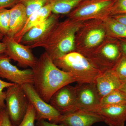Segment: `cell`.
<instances>
[{"instance_id": "obj_2", "label": "cell", "mask_w": 126, "mask_h": 126, "mask_svg": "<svg viewBox=\"0 0 126 126\" xmlns=\"http://www.w3.org/2000/svg\"><path fill=\"white\" fill-rule=\"evenodd\" d=\"M83 22L69 18L59 21L44 38L29 48H44L53 61L75 51L76 34Z\"/></svg>"}, {"instance_id": "obj_18", "label": "cell", "mask_w": 126, "mask_h": 126, "mask_svg": "<svg viewBox=\"0 0 126 126\" xmlns=\"http://www.w3.org/2000/svg\"><path fill=\"white\" fill-rule=\"evenodd\" d=\"M9 30L6 36L14 38L24 25L27 19L26 9L22 3H16L10 9Z\"/></svg>"}, {"instance_id": "obj_10", "label": "cell", "mask_w": 126, "mask_h": 126, "mask_svg": "<svg viewBox=\"0 0 126 126\" xmlns=\"http://www.w3.org/2000/svg\"><path fill=\"white\" fill-rule=\"evenodd\" d=\"M5 43L6 49L5 53L11 59L16 61L23 67L33 68L36 65L38 59L32 53L31 49L27 46L16 42L13 38L4 36L2 40Z\"/></svg>"}, {"instance_id": "obj_15", "label": "cell", "mask_w": 126, "mask_h": 126, "mask_svg": "<svg viewBox=\"0 0 126 126\" xmlns=\"http://www.w3.org/2000/svg\"><path fill=\"white\" fill-rule=\"evenodd\" d=\"M93 112L109 126H124L126 122V104L99 106Z\"/></svg>"}, {"instance_id": "obj_24", "label": "cell", "mask_w": 126, "mask_h": 126, "mask_svg": "<svg viewBox=\"0 0 126 126\" xmlns=\"http://www.w3.org/2000/svg\"><path fill=\"white\" fill-rule=\"evenodd\" d=\"M36 120V112L32 104L29 102L25 115L21 122L17 126H35Z\"/></svg>"}, {"instance_id": "obj_34", "label": "cell", "mask_w": 126, "mask_h": 126, "mask_svg": "<svg viewBox=\"0 0 126 126\" xmlns=\"http://www.w3.org/2000/svg\"><path fill=\"white\" fill-rule=\"evenodd\" d=\"M6 49V47L5 43L2 41H0V54L5 53Z\"/></svg>"}, {"instance_id": "obj_29", "label": "cell", "mask_w": 126, "mask_h": 126, "mask_svg": "<svg viewBox=\"0 0 126 126\" xmlns=\"http://www.w3.org/2000/svg\"><path fill=\"white\" fill-rule=\"evenodd\" d=\"M17 0H0V10L6 9L15 4Z\"/></svg>"}, {"instance_id": "obj_26", "label": "cell", "mask_w": 126, "mask_h": 126, "mask_svg": "<svg viewBox=\"0 0 126 126\" xmlns=\"http://www.w3.org/2000/svg\"><path fill=\"white\" fill-rule=\"evenodd\" d=\"M126 14V0H116L111 11L110 16Z\"/></svg>"}, {"instance_id": "obj_12", "label": "cell", "mask_w": 126, "mask_h": 126, "mask_svg": "<svg viewBox=\"0 0 126 126\" xmlns=\"http://www.w3.org/2000/svg\"><path fill=\"white\" fill-rule=\"evenodd\" d=\"M78 110L93 111L101 102L94 83L78 84L75 86Z\"/></svg>"}, {"instance_id": "obj_33", "label": "cell", "mask_w": 126, "mask_h": 126, "mask_svg": "<svg viewBox=\"0 0 126 126\" xmlns=\"http://www.w3.org/2000/svg\"><path fill=\"white\" fill-rule=\"evenodd\" d=\"M118 90L126 94V80L122 81L121 84Z\"/></svg>"}, {"instance_id": "obj_31", "label": "cell", "mask_w": 126, "mask_h": 126, "mask_svg": "<svg viewBox=\"0 0 126 126\" xmlns=\"http://www.w3.org/2000/svg\"><path fill=\"white\" fill-rule=\"evenodd\" d=\"M118 22L126 26V14L111 16Z\"/></svg>"}, {"instance_id": "obj_22", "label": "cell", "mask_w": 126, "mask_h": 126, "mask_svg": "<svg viewBox=\"0 0 126 126\" xmlns=\"http://www.w3.org/2000/svg\"><path fill=\"white\" fill-rule=\"evenodd\" d=\"M49 0H18V2L23 4L26 8L27 18L34 12L42 8Z\"/></svg>"}, {"instance_id": "obj_5", "label": "cell", "mask_w": 126, "mask_h": 126, "mask_svg": "<svg viewBox=\"0 0 126 126\" xmlns=\"http://www.w3.org/2000/svg\"><path fill=\"white\" fill-rule=\"evenodd\" d=\"M116 0H86L69 14L68 18L78 21L92 19L104 20L110 16Z\"/></svg>"}, {"instance_id": "obj_4", "label": "cell", "mask_w": 126, "mask_h": 126, "mask_svg": "<svg viewBox=\"0 0 126 126\" xmlns=\"http://www.w3.org/2000/svg\"><path fill=\"white\" fill-rule=\"evenodd\" d=\"M104 21L90 20L83 21L75 36V51L87 57L108 37Z\"/></svg>"}, {"instance_id": "obj_6", "label": "cell", "mask_w": 126, "mask_h": 126, "mask_svg": "<svg viewBox=\"0 0 126 126\" xmlns=\"http://www.w3.org/2000/svg\"><path fill=\"white\" fill-rule=\"evenodd\" d=\"M122 54L118 39L108 36L86 58L104 72L112 69Z\"/></svg>"}, {"instance_id": "obj_21", "label": "cell", "mask_w": 126, "mask_h": 126, "mask_svg": "<svg viewBox=\"0 0 126 126\" xmlns=\"http://www.w3.org/2000/svg\"><path fill=\"white\" fill-rule=\"evenodd\" d=\"M126 104V94L118 90L110 93L101 99L99 106Z\"/></svg>"}, {"instance_id": "obj_17", "label": "cell", "mask_w": 126, "mask_h": 126, "mask_svg": "<svg viewBox=\"0 0 126 126\" xmlns=\"http://www.w3.org/2000/svg\"><path fill=\"white\" fill-rule=\"evenodd\" d=\"M52 13V5L47 2L44 6L34 12L27 18L22 29L13 38L16 42L20 43L21 39L26 32L45 20Z\"/></svg>"}, {"instance_id": "obj_20", "label": "cell", "mask_w": 126, "mask_h": 126, "mask_svg": "<svg viewBox=\"0 0 126 126\" xmlns=\"http://www.w3.org/2000/svg\"><path fill=\"white\" fill-rule=\"evenodd\" d=\"M108 36L116 39H126V26L111 16L104 20Z\"/></svg>"}, {"instance_id": "obj_7", "label": "cell", "mask_w": 126, "mask_h": 126, "mask_svg": "<svg viewBox=\"0 0 126 126\" xmlns=\"http://www.w3.org/2000/svg\"><path fill=\"white\" fill-rule=\"evenodd\" d=\"M6 109L14 126L19 124L24 117L29 102L22 86L14 84L5 91Z\"/></svg>"}, {"instance_id": "obj_13", "label": "cell", "mask_w": 126, "mask_h": 126, "mask_svg": "<svg viewBox=\"0 0 126 126\" xmlns=\"http://www.w3.org/2000/svg\"><path fill=\"white\" fill-rule=\"evenodd\" d=\"M59 18L60 15L52 13L45 20L26 32L21 39L20 43L29 48L42 40L59 21Z\"/></svg>"}, {"instance_id": "obj_1", "label": "cell", "mask_w": 126, "mask_h": 126, "mask_svg": "<svg viewBox=\"0 0 126 126\" xmlns=\"http://www.w3.org/2000/svg\"><path fill=\"white\" fill-rule=\"evenodd\" d=\"M33 86L42 99L48 103L53 95L64 86L76 82L71 74L57 67L46 52L41 55L33 68Z\"/></svg>"}, {"instance_id": "obj_19", "label": "cell", "mask_w": 126, "mask_h": 126, "mask_svg": "<svg viewBox=\"0 0 126 126\" xmlns=\"http://www.w3.org/2000/svg\"><path fill=\"white\" fill-rule=\"evenodd\" d=\"M86 0H49L52 6V13L68 15L81 2Z\"/></svg>"}, {"instance_id": "obj_28", "label": "cell", "mask_w": 126, "mask_h": 126, "mask_svg": "<svg viewBox=\"0 0 126 126\" xmlns=\"http://www.w3.org/2000/svg\"><path fill=\"white\" fill-rule=\"evenodd\" d=\"M0 126H12L6 109L0 110Z\"/></svg>"}, {"instance_id": "obj_3", "label": "cell", "mask_w": 126, "mask_h": 126, "mask_svg": "<svg viewBox=\"0 0 126 126\" xmlns=\"http://www.w3.org/2000/svg\"><path fill=\"white\" fill-rule=\"evenodd\" d=\"M63 71L71 74L78 84L94 83L102 73L86 56L75 51L53 61Z\"/></svg>"}, {"instance_id": "obj_16", "label": "cell", "mask_w": 126, "mask_h": 126, "mask_svg": "<svg viewBox=\"0 0 126 126\" xmlns=\"http://www.w3.org/2000/svg\"><path fill=\"white\" fill-rule=\"evenodd\" d=\"M121 83L113 69L104 71L94 82L101 99L113 91L118 90Z\"/></svg>"}, {"instance_id": "obj_32", "label": "cell", "mask_w": 126, "mask_h": 126, "mask_svg": "<svg viewBox=\"0 0 126 126\" xmlns=\"http://www.w3.org/2000/svg\"><path fill=\"white\" fill-rule=\"evenodd\" d=\"M122 53L126 55V39H118Z\"/></svg>"}, {"instance_id": "obj_30", "label": "cell", "mask_w": 126, "mask_h": 126, "mask_svg": "<svg viewBox=\"0 0 126 126\" xmlns=\"http://www.w3.org/2000/svg\"><path fill=\"white\" fill-rule=\"evenodd\" d=\"M36 125L37 126H64L61 124L52 123L46 120L38 121Z\"/></svg>"}, {"instance_id": "obj_23", "label": "cell", "mask_w": 126, "mask_h": 126, "mask_svg": "<svg viewBox=\"0 0 126 126\" xmlns=\"http://www.w3.org/2000/svg\"><path fill=\"white\" fill-rule=\"evenodd\" d=\"M10 9H4L0 10V32L6 36L9 30Z\"/></svg>"}, {"instance_id": "obj_25", "label": "cell", "mask_w": 126, "mask_h": 126, "mask_svg": "<svg viewBox=\"0 0 126 126\" xmlns=\"http://www.w3.org/2000/svg\"><path fill=\"white\" fill-rule=\"evenodd\" d=\"M113 69L121 81L126 80V55L122 53Z\"/></svg>"}, {"instance_id": "obj_14", "label": "cell", "mask_w": 126, "mask_h": 126, "mask_svg": "<svg viewBox=\"0 0 126 126\" xmlns=\"http://www.w3.org/2000/svg\"><path fill=\"white\" fill-rule=\"evenodd\" d=\"M102 122L103 118L96 113L78 110L61 115L58 124L64 126H92L97 123Z\"/></svg>"}, {"instance_id": "obj_35", "label": "cell", "mask_w": 126, "mask_h": 126, "mask_svg": "<svg viewBox=\"0 0 126 126\" xmlns=\"http://www.w3.org/2000/svg\"><path fill=\"white\" fill-rule=\"evenodd\" d=\"M4 36L0 32V41H1L3 39V38H4Z\"/></svg>"}, {"instance_id": "obj_8", "label": "cell", "mask_w": 126, "mask_h": 126, "mask_svg": "<svg viewBox=\"0 0 126 126\" xmlns=\"http://www.w3.org/2000/svg\"><path fill=\"white\" fill-rule=\"evenodd\" d=\"M29 102L33 106L36 114V120H47L58 124L62 115L58 111L41 98L36 92L33 85L26 84L21 86Z\"/></svg>"}, {"instance_id": "obj_9", "label": "cell", "mask_w": 126, "mask_h": 126, "mask_svg": "<svg viewBox=\"0 0 126 126\" xmlns=\"http://www.w3.org/2000/svg\"><path fill=\"white\" fill-rule=\"evenodd\" d=\"M0 77L20 86L34 83L33 70L31 68L19 69L11 63V59L5 53L0 54Z\"/></svg>"}, {"instance_id": "obj_11", "label": "cell", "mask_w": 126, "mask_h": 126, "mask_svg": "<svg viewBox=\"0 0 126 126\" xmlns=\"http://www.w3.org/2000/svg\"><path fill=\"white\" fill-rule=\"evenodd\" d=\"M49 103L61 115L78 110L75 87L68 84L61 88L52 96Z\"/></svg>"}, {"instance_id": "obj_27", "label": "cell", "mask_w": 126, "mask_h": 126, "mask_svg": "<svg viewBox=\"0 0 126 126\" xmlns=\"http://www.w3.org/2000/svg\"><path fill=\"white\" fill-rule=\"evenodd\" d=\"M15 83L10 82H5L0 79V110L6 109L5 99V92L4 90L10 86L14 85Z\"/></svg>"}]
</instances>
